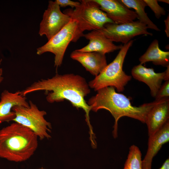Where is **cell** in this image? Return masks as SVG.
Instances as JSON below:
<instances>
[{"mask_svg": "<svg viewBox=\"0 0 169 169\" xmlns=\"http://www.w3.org/2000/svg\"><path fill=\"white\" fill-rule=\"evenodd\" d=\"M40 90L45 91L46 100L49 103L67 100L77 109H82L85 113V120L89 128L90 136L94 135L90 122V107L84 100V97L90 93V90L84 78L73 74H56L51 78L42 79L33 82L20 92L22 95L25 96L28 94Z\"/></svg>", "mask_w": 169, "mask_h": 169, "instance_id": "cell-1", "label": "cell"}, {"mask_svg": "<svg viewBox=\"0 0 169 169\" xmlns=\"http://www.w3.org/2000/svg\"><path fill=\"white\" fill-rule=\"evenodd\" d=\"M29 106L26 107L17 105L12 109L15 113V117L13 121L24 126L32 131L40 140L49 139L51 136L49 132H51V124L44 118L46 111L40 110L37 105L30 100Z\"/></svg>", "mask_w": 169, "mask_h": 169, "instance_id": "cell-6", "label": "cell"}, {"mask_svg": "<svg viewBox=\"0 0 169 169\" xmlns=\"http://www.w3.org/2000/svg\"><path fill=\"white\" fill-rule=\"evenodd\" d=\"M78 22L73 19L44 45L37 49V54L41 55L49 52L54 55V66L57 68L62 64L66 50L71 42H73L77 28Z\"/></svg>", "mask_w": 169, "mask_h": 169, "instance_id": "cell-7", "label": "cell"}, {"mask_svg": "<svg viewBox=\"0 0 169 169\" xmlns=\"http://www.w3.org/2000/svg\"><path fill=\"white\" fill-rule=\"evenodd\" d=\"M169 98L159 101L147 114L145 123L148 136L154 134L169 121Z\"/></svg>", "mask_w": 169, "mask_h": 169, "instance_id": "cell-14", "label": "cell"}, {"mask_svg": "<svg viewBox=\"0 0 169 169\" xmlns=\"http://www.w3.org/2000/svg\"><path fill=\"white\" fill-rule=\"evenodd\" d=\"M114 23L122 24L130 23L138 18L135 11L124 6L119 0H94Z\"/></svg>", "mask_w": 169, "mask_h": 169, "instance_id": "cell-10", "label": "cell"}, {"mask_svg": "<svg viewBox=\"0 0 169 169\" xmlns=\"http://www.w3.org/2000/svg\"><path fill=\"white\" fill-rule=\"evenodd\" d=\"M159 101L143 104L136 107L133 106L130 99L126 96L116 92L113 87H107L97 91V93L90 98L87 104L91 110L96 112L104 109L109 111L115 119L113 135L118 136V123L122 117L127 116L145 123L148 113Z\"/></svg>", "mask_w": 169, "mask_h": 169, "instance_id": "cell-2", "label": "cell"}, {"mask_svg": "<svg viewBox=\"0 0 169 169\" xmlns=\"http://www.w3.org/2000/svg\"><path fill=\"white\" fill-rule=\"evenodd\" d=\"M169 141V121L159 131L149 136L148 149L142 160V169H151L153 157L163 144Z\"/></svg>", "mask_w": 169, "mask_h": 169, "instance_id": "cell-16", "label": "cell"}, {"mask_svg": "<svg viewBox=\"0 0 169 169\" xmlns=\"http://www.w3.org/2000/svg\"><path fill=\"white\" fill-rule=\"evenodd\" d=\"M158 1L163 2L167 4H169V1L168 0H158Z\"/></svg>", "mask_w": 169, "mask_h": 169, "instance_id": "cell-26", "label": "cell"}, {"mask_svg": "<svg viewBox=\"0 0 169 169\" xmlns=\"http://www.w3.org/2000/svg\"><path fill=\"white\" fill-rule=\"evenodd\" d=\"M163 72L157 73L153 68H147L140 64L134 66L131 73L135 79L143 82L149 87L152 97H155L163 80H169V66Z\"/></svg>", "mask_w": 169, "mask_h": 169, "instance_id": "cell-11", "label": "cell"}, {"mask_svg": "<svg viewBox=\"0 0 169 169\" xmlns=\"http://www.w3.org/2000/svg\"><path fill=\"white\" fill-rule=\"evenodd\" d=\"M165 24V30L166 35L167 37H169V14L167 18L164 21Z\"/></svg>", "mask_w": 169, "mask_h": 169, "instance_id": "cell-23", "label": "cell"}, {"mask_svg": "<svg viewBox=\"0 0 169 169\" xmlns=\"http://www.w3.org/2000/svg\"><path fill=\"white\" fill-rule=\"evenodd\" d=\"M148 28L138 20L122 24L108 23L99 30L111 41L126 44L134 37L140 35L152 36Z\"/></svg>", "mask_w": 169, "mask_h": 169, "instance_id": "cell-8", "label": "cell"}, {"mask_svg": "<svg viewBox=\"0 0 169 169\" xmlns=\"http://www.w3.org/2000/svg\"><path fill=\"white\" fill-rule=\"evenodd\" d=\"M43 169V168H41V169Z\"/></svg>", "mask_w": 169, "mask_h": 169, "instance_id": "cell-27", "label": "cell"}, {"mask_svg": "<svg viewBox=\"0 0 169 169\" xmlns=\"http://www.w3.org/2000/svg\"><path fill=\"white\" fill-rule=\"evenodd\" d=\"M83 37L89 40V43L84 47L76 49L80 52H95L105 54L120 49L122 46L115 45L98 30L91 31L84 34Z\"/></svg>", "mask_w": 169, "mask_h": 169, "instance_id": "cell-15", "label": "cell"}, {"mask_svg": "<svg viewBox=\"0 0 169 169\" xmlns=\"http://www.w3.org/2000/svg\"><path fill=\"white\" fill-rule=\"evenodd\" d=\"M38 138L30 129L14 122L0 130V157L15 162L27 160L38 148Z\"/></svg>", "mask_w": 169, "mask_h": 169, "instance_id": "cell-3", "label": "cell"}, {"mask_svg": "<svg viewBox=\"0 0 169 169\" xmlns=\"http://www.w3.org/2000/svg\"><path fill=\"white\" fill-rule=\"evenodd\" d=\"M154 12L156 17L157 19L160 18L162 15L166 14V11L158 3L157 0H144Z\"/></svg>", "mask_w": 169, "mask_h": 169, "instance_id": "cell-20", "label": "cell"}, {"mask_svg": "<svg viewBox=\"0 0 169 169\" xmlns=\"http://www.w3.org/2000/svg\"><path fill=\"white\" fill-rule=\"evenodd\" d=\"M55 1L60 7H62L69 6L72 8H75L80 4L79 1H74L70 0H56Z\"/></svg>", "mask_w": 169, "mask_h": 169, "instance_id": "cell-22", "label": "cell"}, {"mask_svg": "<svg viewBox=\"0 0 169 169\" xmlns=\"http://www.w3.org/2000/svg\"><path fill=\"white\" fill-rule=\"evenodd\" d=\"M70 57L80 63L91 74L99 75L108 64L105 54L97 52H81L75 50Z\"/></svg>", "mask_w": 169, "mask_h": 169, "instance_id": "cell-13", "label": "cell"}, {"mask_svg": "<svg viewBox=\"0 0 169 169\" xmlns=\"http://www.w3.org/2000/svg\"><path fill=\"white\" fill-rule=\"evenodd\" d=\"M141 155L137 146H131L123 169H142Z\"/></svg>", "mask_w": 169, "mask_h": 169, "instance_id": "cell-19", "label": "cell"}, {"mask_svg": "<svg viewBox=\"0 0 169 169\" xmlns=\"http://www.w3.org/2000/svg\"><path fill=\"white\" fill-rule=\"evenodd\" d=\"M126 7L132 8L138 16V21L145 25L148 28L160 31L161 30L149 18L145 9L147 6L144 0H119Z\"/></svg>", "mask_w": 169, "mask_h": 169, "instance_id": "cell-18", "label": "cell"}, {"mask_svg": "<svg viewBox=\"0 0 169 169\" xmlns=\"http://www.w3.org/2000/svg\"><path fill=\"white\" fill-rule=\"evenodd\" d=\"M80 4L74 9H68L65 13L77 22L76 31L73 42H76L86 30H100L108 23H114L106 13L100 8L94 0H81Z\"/></svg>", "mask_w": 169, "mask_h": 169, "instance_id": "cell-4", "label": "cell"}, {"mask_svg": "<svg viewBox=\"0 0 169 169\" xmlns=\"http://www.w3.org/2000/svg\"><path fill=\"white\" fill-rule=\"evenodd\" d=\"M25 96L21 95V92H10L5 90L1 93L0 100V124L13 121L15 117L13 108L15 106L26 107L29 106Z\"/></svg>", "mask_w": 169, "mask_h": 169, "instance_id": "cell-12", "label": "cell"}, {"mask_svg": "<svg viewBox=\"0 0 169 169\" xmlns=\"http://www.w3.org/2000/svg\"><path fill=\"white\" fill-rule=\"evenodd\" d=\"M2 59H0V66L1 64ZM3 73V69L2 68L0 67V84L2 82L3 79V77L2 76Z\"/></svg>", "mask_w": 169, "mask_h": 169, "instance_id": "cell-25", "label": "cell"}, {"mask_svg": "<svg viewBox=\"0 0 169 169\" xmlns=\"http://www.w3.org/2000/svg\"><path fill=\"white\" fill-rule=\"evenodd\" d=\"M134 40H131L122 45L114 59L107 64L103 71L88 84L89 87L97 91L107 87H113L118 92L123 91L124 87L131 79L123 70V63L127 53L132 46Z\"/></svg>", "mask_w": 169, "mask_h": 169, "instance_id": "cell-5", "label": "cell"}, {"mask_svg": "<svg viewBox=\"0 0 169 169\" xmlns=\"http://www.w3.org/2000/svg\"><path fill=\"white\" fill-rule=\"evenodd\" d=\"M140 64L152 62L156 65L167 67L169 66V52L162 50L159 48L158 40H153L146 52L139 58Z\"/></svg>", "mask_w": 169, "mask_h": 169, "instance_id": "cell-17", "label": "cell"}, {"mask_svg": "<svg viewBox=\"0 0 169 169\" xmlns=\"http://www.w3.org/2000/svg\"><path fill=\"white\" fill-rule=\"evenodd\" d=\"M71 18L68 14L63 13L60 7L55 1H49L47 8L43 14L38 33L45 35L48 40L66 25Z\"/></svg>", "mask_w": 169, "mask_h": 169, "instance_id": "cell-9", "label": "cell"}, {"mask_svg": "<svg viewBox=\"0 0 169 169\" xmlns=\"http://www.w3.org/2000/svg\"><path fill=\"white\" fill-rule=\"evenodd\" d=\"M159 169H169V159H167Z\"/></svg>", "mask_w": 169, "mask_h": 169, "instance_id": "cell-24", "label": "cell"}, {"mask_svg": "<svg viewBox=\"0 0 169 169\" xmlns=\"http://www.w3.org/2000/svg\"><path fill=\"white\" fill-rule=\"evenodd\" d=\"M155 98L156 101L169 98V80L165 81L161 85Z\"/></svg>", "mask_w": 169, "mask_h": 169, "instance_id": "cell-21", "label": "cell"}]
</instances>
